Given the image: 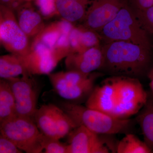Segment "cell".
I'll return each mask as SVG.
<instances>
[{
	"label": "cell",
	"instance_id": "obj_18",
	"mask_svg": "<svg viewBox=\"0 0 153 153\" xmlns=\"http://www.w3.org/2000/svg\"><path fill=\"white\" fill-rule=\"evenodd\" d=\"M16 101L8 82L0 80V123L16 116Z\"/></svg>",
	"mask_w": 153,
	"mask_h": 153
},
{
	"label": "cell",
	"instance_id": "obj_2",
	"mask_svg": "<svg viewBox=\"0 0 153 153\" xmlns=\"http://www.w3.org/2000/svg\"><path fill=\"white\" fill-rule=\"evenodd\" d=\"M103 60L100 72L110 76L140 79L152 67V49L124 41L102 44Z\"/></svg>",
	"mask_w": 153,
	"mask_h": 153
},
{
	"label": "cell",
	"instance_id": "obj_3",
	"mask_svg": "<svg viewBox=\"0 0 153 153\" xmlns=\"http://www.w3.org/2000/svg\"><path fill=\"white\" fill-rule=\"evenodd\" d=\"M60 104V108L70 116L77 127L83 126L100 134L131 133L134 124L131 119L115 118L97 110L70 102Z\"/></svg>",
	"mask_w": 153,
	"mask_h": 153
},
{
	"label": "cell",
	"instance_id": "obj_22",
	"mask_svg": "<svg viewBox=\"0 0 153 153\" xmlns=\"http://www.w3.org/2000/svg\"><path fill=\"white\" fill-rule=\"evenodd\" d=\"M133 10L141 25L146 32L151 37H153V6L143 10L134 9Z\"/></svg>",
	"mask_w": 153,
	"mask_h": 153
},
{
	"label": "cell",
	"instance_id": "obj_20",
	"mask_svg": "<svg viewBox=\"0 0 153 153\" xmlns=\"http://www.w3.org/2000/svg\"><path fill=\"white\" fill-rule=\"evenodd\" d=\"M53 110L57 136L60 139L69 134L77 126L74 121L62 108L54 105Z\"/></svg>",
	"mask_w": 153,
	"mask_h": 153
},
{
	"label": "cell",
	"instance_id": "obj_5",
	"mask_svg": "<svg viewBox=\"0 0 153 153\" xmlns=\"http://www.w3.org/2000/svg\"><path fill=\"white\" fill-rule=\"evenodd\" d=\"M33 119L16 116L0 123L1 134L8 138L22 151L40 153L44 151L43 134Z\"/></svg>",
	"mask_w": 153,
	"mask_h": 153
},
{
	"label": "cell",
	"instance_id": "obj_14",
	"mask_svg": "<svg viewBox=\"0 0 153 153\" xmlns=\"http://www.w3.org/2000/svg\"><path fill=\"white\" fill-rule=\"evenodd\" d=\"M135 120L139 125L144 141L153 151V95L148 93L147 100L137 114Z\"/></svg>",
	"mask_w": 153,
	"mask_h": 153
},
{
	"label": "cell",
	"instance_id": "obj_10",
	"mask_svg": "<svg viewBox=\"0 0 153 153\" xmlns=\"http://www.w3.org/2000/svg\"><path fill=\"white\" fill-rule=\"evenodd\" d=\"M22 58L31 76L48 75L60 61L53 50L40 43L31 44L30 53Z\"/></svg>",
	"mask_w": 153,
	"mask_h": 153
},
{
	"label": "cell",
	"instance_id": "obj_28",
	"mask_svg": "<svg viewBox=\"0 0 153 153\" xmlns=\"http://www.w3.org/2000/svg\"><path fill=\"white\" fill-rule=\"evenodd\" d=\"M31 1H33V0H15L10 8L12 9L13 11L17 7H19V6L22 4L23 3Z\"/></svg>",
	"mask_w": 153,
	"mask_h": 153
},
{
	"label": "cell",
	"instance_id": "obj_8",
	"mask_svg": "<svg viewBox=\"0 0 153 153\" xmlns=\"http://www.w3.org/2000/svg\"><path fill=\"white\" fill-rule=\"evenodd\" d=\"M30 75L5 79L8 82L16 101L18 116L33 119L37 111L38 91Z\"/></svg>",
	"mask_w": 153,
	"mask_h": 153
},
{
	"label": "cell",
	"instance_id": "obj_19",
	"mask_svg": "<svg viewBox=\"0 0 153 153\" xmlns=\"http://www.w3.org/2000/svg\"><path fill=\"white\" fill-rule=\"evenodd\" d=\"M117 153H153V151L135 135L128 133L118 142Z\"/></svg>",
	"mask_w": 153,
	"mask_h": 153
},
{
	"label": "cell",
	"instance_id": "obj_6",
	"mask_svg": "<svg viewBox=\"0 0 153 153\" xmlns=\"http://www.w3.org/2000/svg\"><path fill=\"white\" fill-rule=\"evenodd\" d=\"M0 41L12 54L24 56L31 50L30 40L19 26L14 11L0 5Z\"/></svg>",
	"mask_w": 153,
	"mask_h": 153
},
{
	"label": "cell",
	"instance_id": "obj_24",
	"mask_svg": "<svg viewBox=\"0 0 153 153\" xmlns=\"http://www.w3.org/2000/svg\"><path fill=\"white\" fill-rule=\"evenodd\" d=\"M37 10L42 16L50 18L58 15L56 9L55 0H33Z\"/></svg>",
	"mask_w": 153,
	"mask_h": 153
},
{
	"label": "cell",
	"instance_id": "obj_23",
	"mask_svg": "<svg viewBox=\"0 0 153 153\" xmlns=\"http://www.w3.org/2000/svg\"><path fill=\"white\" fill-rule=\"evenodd\" d=\"M60 139L44 135L43 147L45 153H68V145L63 143Z\"/></svg>",
	"mask_w": 153,
	"mask_h": 153
},
{
	"label": "cell",
	"instance_id": "obj_25",
	"mask_svg": "<svg viewBox=\"0 0 153 153\" xmlns=\"http://www.w3.org/2000/svg\"><path fill=\"white\" fill-rule=\"evenodd\" d=\"M20 150L10 140L0 135V153H22Z\"/></svg>",
	"mask_w": 153,
	"mask_h": 153
},
{
	"label": "cell",
	"instance_id": "obj_7",
	"mask_svg": "<svg viewBox=\"0 0 153 153\" xmlns=\"http://www.w3.org/2000/svg\"><path fill=\"white\" fill-rule=\"evenodd\" d=\"M68 135V153H117L118 142L112 135L100 134L80 126Z\"/></svg>",
	"mask_w": 153,
	"mask_h": 153
},
{
	"label": "cell",
	"instance_id": "obj_9",
	"mask_svg": "<svg viewBox=\"0 0 153 153\" xmlns=\"http://www.w3.org/2000/svg\"><path fill=\"white\" fill-rule=\"evenodd\" d=\"M128 2L127 0H90L81 25L98 33Z\"/></svg>",
	"mask_w": 153,
	"mask_h": 153
},
{
	"label": "cell",
	"instance_id": "obj_12",
	"mask_svg": "<svg viewBox=\"0 0 153 153\" xmlns=\"http://www.w3.org/2000/svg\"><path fill=\"white\" fill-rule=\"evenodd\" d=\"M32 1L23 3L13 11L19 26L29 39L33 41L46 25L43 17L33 6Z\"/></svg>",
	"mask_w": 153,
	"mask_h": 153
},
{
	"label": "cell",
	"instance_id": "obj_17",
	"mask_svg": "<svg viewBox=\"0 0 153 153\" xmlns=\"http://www.w3.org/2000/svg\"><path fill=\"white\" fill-rule=\"evenodd\" d=\"M54 104L41 105L36 111L34 119L36 125L43 134L58 139L54 114Z\"/></svg>",
	"mask_w": 153,
	"mask_h": 153
},
{
	"label": "cell",
	"instance_id": "obj_15",
	"mask_svg": "<svg viewBox=\"0 0 153 153\" xmlns=\"http://www.w3.org/2000/svg\"><path fill=\"white\" fill-rule=\"evenodd\" d=\"M20 75H30L22 56L12 54L0 57V77L7 79Z\"/></svg>",
	"mask_w": 153,
	"mask_h": 153
},
{
	"label": "cell",
	"instance_id": "obj_29",
	"mask_svg": "<svg viewBox=\"0 0 153 153\" xmlns=\"http://www.w3.org/2000/svg\"><path fill=\"white\" fill-rule=\"evenodd\" d=\"M14 1L15 0H0L1 4L7 6L9 8L10 7Z\"/></svg>",
	"mask_w": 153,
	"mask_h": 153
},
{
	"label": "cell",
	"instance_id": "obj_21",
	"mask_svg": "<svg viewBox=\"0 0 153 153\" xmlns=\"http://www.w3.org/2000/svg\"><path fill=\"white\" fill-rule=\"evenodd\" d=\"M80 31V41L82 51L94 47H100L102 45L101 38L97 32L78 25Z\"/></svg>",
	"mask_w": 153,
	"mask_h": 153
},
{
	"label": "cell",
	"instance_id": "obj_11",
	"mask_svg": "<svg viewBox=\"0 0 153 153\" xmlns=\"http://www.w3.org/2000/svg\"><path fill=\"white\" fill-rule=\"evenodd\" d=\"M102 46L88 49L81 53H71L66 57L67 71L89 74L99 71L103 63Z\"/></svg>",
	"mask_w": 153,
	"mask_h": 153
},
{
	"label": "cell",
	"instance_id": "obj_26",
	"mask_svg": "<svg viewBox=\"0 0 153 153\" xmlns=\"http://www.w3.org/2000/svg\"><path fill=\"white\" fill-rule=\"evenodd\" d=\"M134 10H143L153 6V0H127Z\"/></svg>",
	"mask_w": 153,
	"mask_h": 153
},
{
	"label": "cell",
	"instance_id": "obj_4",
	"mask_svg": "<svg viewBox=\"0 0 153 153\" xmlns=\"http://www.w3.org/2000/svg\"><path fill=\"white\" fill-rule=\"evenodd\" d=\"M102 44L124 41L153 49L151 36L146 32L128 2L116 16L98 32Z\"/></svg>",
	"mask_w": 153,
	"mask_h": 153
},
{
	"label": "cell",
	"instance_id": "obj_27",
	"mask_svg": "<svg viewBox=\"0 0 153 153\" xmlns=\"http://www.w3.org/2000/svg\"><path fill=\"white\" fill-rule=\"evenodd\" d=\"M147 76L149 79V85L150 87L152 94L153 95V66L151 68L149 73H148Z\"/></svg>",
	"mask_w": 153,
	"mask_h": 153
},
{
	"label": "cell",
	"instance_id": "obj_1",
	"mask_svg": "<svg viewBox=\"0 0 153 153\" xmlns=\"http://www.w3.org/2000/svg\"><path fill=\"white\" fill-rule=\"evenodd\" d=\"M148 97L139 79L110 76L95 85L85 106L115 118L128 119L138 113Z\"/></svg>",
	"mask_w": 153,
	"mask_h": 153
},
{
	"label": "cell",
	"instance_id": "obj_13",
	"mask_svg": "<svg viewBox=\"0 0 153 153\" xmlns=\"http://www.w3.org/2000/svg\"><path fill=\"white\" fill-rule=\"evenodd\" d=\"M90 0H55L58 15L72 24L82 22Z\"/></svg>",
	"mask_w": 153,
	"mask_h": 153
},
{
	"label": "cell",
	"instance_id": "obj_16",
	"mask_svg": "<svg viewBox=\"0 0 153 153\" xmlns=\"http://www.w3.org/2000/svg\"><path fill=\"white\" fill-rule=\"evenodd\" d=\"M72 24L63 19L51 23L46 26L44 30L33 39L32 44L41 43L53 51L63 31Z\"/></svg>",
	"mask_w": 153,
	"mask_h": 153
}]
</instances>
